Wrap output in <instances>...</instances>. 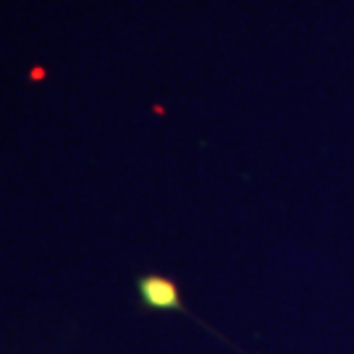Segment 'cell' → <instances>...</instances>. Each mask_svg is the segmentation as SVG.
<instances>
[{"label": "cell", "instance_id": "cell-1", "mask_svg": "<svg viewBox=\"0 0 354 354\" xmlns=\"http://www.w3.org/2000/svg\"><path fill=\"white\" fill-rule=\"evenodd\" d=\"M140 294L147 307H178L176 286L165 279H142Z\"/></svg>", "mask_w": 354, "mask_h": 354}]
</instances>
